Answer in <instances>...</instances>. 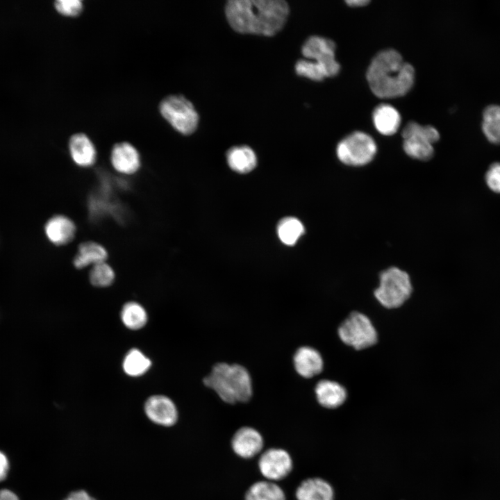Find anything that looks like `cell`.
Here are the masks:
<instances>
[{"instance_id":"1","label":"cell","mask_w":500,"mask_h":500,"mask_svg":"<svg viewBox=\"0 0 500 500\" xmlns=\"http://www.w3.org/2000/svg\"><path fill=\"white\" fill-rule=\"evenodd\" d=\"M290 8L283 0H230L225 14L238 33L272 36L284 26Z\"/></svg>"},{"instance_id":"2","label":"cell","mask_w":500,"mask_h":500,"mask_svg":"<svg viewBox=\"0 0 500 500\" xmlns=\"http://www.w3.org/2000/svg\"><path fill=\"white\" fill-rule=\"evenodd\" d=\"M372 92L379 98H395L406 94L415 82V69L394 49L378 52L366 72Z\"/></svg>"},{"instance_id":"3","label":"cell","mask_w":500,"mask_h":500,"mask_svg":"<svg viewBox=\"0 0 500 500\" xmlns=\"http://www.w3.org/2000/svg\"><path fill=\"white\" fill-rule=\"evenodd\" d=\"M204 385L212 390L226 403H245L253 394V383L249 371L239 364L218 362L203 379Z\"/></svg>"},{"instance_id":"4","label":"cell","mask_w":500,"mask_h":500,"mask_svg":"<svg viewBox=\"0 0 500 500\" xmlns=\"http://www.w3.org/2000/svg\"><path fill=\"white\" fill-rule=\"evenodd\" d=\"M413 288L408 274L397 267L386 269L379 274V285L374 296L379 304L388 310L403 306L410 298Z\"/></svg>"},{"instance_id":"5","label":"cell","mask_w":500,"mask_h":500,"mask_svg":"<svg viewBox=\"0 0 500 500\" xmlns=\"http://www.w3.org/2000/svg\"><path fill=\"white\" fill-rule=\"evenodd\" d=\"M337 333L340 341L356 351L375 346L378 333L371 319L365 313L353 310L340 322Z\"/></svg>"},{"instance_id":"6","label":"cell","mask_w":500,"mask_h":500,"mask_svg":"<svg viewBox=\"0 0 500 500\" xmlns=\"http://www.w3.org/2000/svg\"><path fill=\"white\" fill-rule=\"evenodd\" d=\"M158 108L162 117L178 133L188 135L197 128L199 115L184 96H166L160 101Z\"/></svg>"},{"instance_id":"7","label":"cell","mask_w":500,"mask_h":500,"mask_svg":"<svg viewBox=\"0 0 500 500\" xmlns=\"http://www.w3.org/2000/svg\"><path fill=\"white\" fill-rule=\"evenodd\" d=\"M403 148L410 157L422 161L430 160L434 153L433 144L440 139L438 131L431 125L416 122L407 123L401 132Z\"/></svg>"},{"instance_id":"8","label":"cell","mask_w":500,"mask_h":500,"mask_svg":"<svg viewBox=\"0 0 500 500\" xmlns=\"http://www.w3.org/2000/svg\"><path fill=\"white\" fill-rule=\"evenodd\" d=\"M377 151L376 144L369 134L354 131L338 143L336 154L338 159L349 166H362L370 162Z\"/></svg>"},{"instance_id":"9","label":"cell","mask_w":500,"mask_h":500,"mask_svg":"<svg viewBox=\"0 0 500 500\" xmlns=\"http://www.w3.org/2000/svg\"><path fill=\"white\" fill-rule=\"evenodd\" d=\"M335 43L332 40L312 35L303 44L301 53L305 58L315 60L313 62L323 71L326 78L333 77L340 69V65L335 58Z\"/></svg>"},{"instance_id":"10","label":"cell","mask_w":500,"mask_h":500,"mask_svg":"<svg viewBox=\"0 0 500 500\" xmlns=\"http://www.w3.org/2000/svg\"><path fill=\"white\" fill-rule=\"evenodd\" d=\"M292 467L290 455L283 449H269L261 454L258 460L260 472L266 479L272 482L285 478L292 471Z\"/></svg>"},{"instance_id":"11","label":"cell","mask_w":500,"mask_h":500,"mask_svg":"<svg viewBox=\"0 0 500 500\" xmlns=\"http://www.w3.org/2000/svg\"><path fill=\"white\" fill-rule=\"evenodd\" d=\"M144 412L153 423L171 427L178 421V412L173 401L164 395H153L145 401Z\"/></svg>"},{"instance_id":"12","label":"cell","mask_w":500,"mask_h":500,"mask_svg":"<svg viewBox=\"0 0 500 500\" xmlns=\"http://www.w3.org/2000/svg\"><path fill=\"white\" fill-rule=\"evenodd\" d=\"M110 160L112 168L125 176L135 174L141 167V156L137 148L128 142H119L113 145Z\"/></svg>"},{"instance_id":"13","label":"cell","mask_w":500,"mask_h":500,"mask_svg":"<svg viewBox=\"0 0 500 500\" xmlns=\"http://www.w3.org/2000/svg\"><path fill=\"white\" fill-rule=\"evenodd\" d=\"M293 364L296 372L305 378H312L320 374L324 365L320 352L310 346H302L296 350Z\"/></svg>"},{"instance_id":"14","label":"cell","mask_w":500,"mask_h":500,"mask_svg":"<svg viewBox=\"0 0 500 500\" xmlns=\"http://www.w3.org/2000/svg\"><path fill=\"white\" fill-rule=\"evenodd\" d=\"M263 445V438L260 432L250 426L239 428L231 440L233 451L243 458L254 457L262 451Z\"/></svg>"},{"instance_id":"15","label":"cell","mask_w":500,"mask_h":500,"mask_svg":"<svg viewBox=\"0 0 500 500\" xmlns=\"http://www.w3.org/2000/svg\"><path fill=\"white\" fill-rule=\"evenodd\" d=\"M68 149L70 157L76 166L89 168L95 164L97 149L93 142L85 133L73 134L69 140Z\"/></svg>"},{"instance_id":"16","label":"cell","mask_w":500,"mask_h":500,"mask_svg":"<svg viewBox=\"0 0 500 500\" xmlns=\"http://www.w3.org/2000/svg\"><path fill=\"white\" fill-rule=\"evenodd\" d=\"M314 392L317 403L326 409H336L347 401L348 392L346 388L339 382L330 379L319 380L315 385Z\"/></svg>"},{"instance_id":"17","label":"cell","mask_w":500,"mask_h":500,"mask_svg":"<svg viewBox=\"0 0 500 500\" xmlns=\"http://www.w3.org/2000/svg\"><path fill=\"white\" fill-rule=\"evenodd\" d=\"M74 222L64 215L51 217L44 226L45 234L49 240L55 245H65L71 242L76 234Z\"/></svg>"},{"instance_id":"18","label":"cell","mask_w":500,"mask_h":500,"mask_svg":"<svg viewBox=\"0 0 500 500\" xmlns=\"http://www.w3.org/2000/svg\"><path fill=\"white\" fill-rule=\"evenodd\" d=\"M108 257V251L103 245L94 241H85L78 245L72 261L76 269H81L106 262Z\"/></svg>"},{"instance_id":"19","label":"cell","mask_w":500,"mask_h":500,"mask_svg":"<svg viewBox=\"0 0 500 500\" xmlns=\"http://www.w3.org/2000/svg\"><path fill=\"white\" fill-rule=\"evenodd\" d=\"M297 500H334L332 485L321 478H309L302 481L297 488Z\"/></svg>"},{"instance_id":"20","label":"cell","mask_w":500,"mask_h":500,"mask_svg":"<svg viewBox=\"0 0 500 500\" xmlns=\"http://www.w3.org/2000/svg\"><path fill=\"white\" fill-rule=\"evenodd\" d=\"M376 130L385 135L394 134L401 124V115L392 106L387 103L378 105L372 113Z\"/></svg>"},{"instance_id":"21","label":"cell","mask_w":500,"mask_h":500,"mask_svg":"<svg viewBox=\"0 0 500 500\" xmlns=\"http://www.w3.org/2000/svg\"><path fill=\"white\" fill-rule=\"evenodd\" d=\"M229 167L238 173H247L256 166L257 158L255 152L246 145L233 147L226 153Z\"/></svg>"},{"instance_id":"22","label":"cell","mask_w":500,"mask_h":500,"mask_svg":"<svg viewBox=\"0 0 500 500\" xmlns=\"http://www.w3.org/2000/svg\"><path fill=\"white\" fill-rule=\"evenodd\" d=\"M244 500H286V498L283 489L276 483L260 481L249 488Z\"/></svg>"},{"instance_id":"23","label":"cell","mask_w":500,"mask_h":500,"mask_svg":"<svg viewBox=\"0 0 500 500\" xmlns=\"http://www.w3.org/2000/svg\"><path fill=\"white\" fill-rule=\"evenodd\" d=\"M481 129L487 140L500 144V105H489L483 112Z\"/></svg>"},{"instance_id":"24","label":"cell","mask_w":500,"mask_h":500,"mask_svg":"<svg viewBox=\"0 0 500 500\" xmlns=\"http://www.w3.org/2000/svg\"><path fill=\"white\" fill-rule=\"evenodd\" d=\"M277 233L283 243L286 245H294L304 233V227L298 219L287 217L279 222Z\"/></svg>"},{"instance_id":"25","label":"cell","mask_w":500,"mask_h":500,"mask_svg":"<svg viewBox=\"0 0 500 500\" xmlns=\"http://www.w3.org/2000/svg\"><path fill=\"white\" fill-rule=\"evenodd\" d=\"M121 319L128 328L138 330L146 324L147 315L140 304L131 301L124 305L121 311Z\"/></svg>"},{"instance_id":"26","label":"cell","mask_w":500,"mask_h":500,"mask_svg":"<svg viewBox=\"0 0 500 500\" xmlns=\"http://www.w3.org/2000/svg\"><path fill=\"white\" fill-rule=\"evenodd\" d=\"M151 365V360L140 350L131 349L123 361V369L131 376H139L147 372Z\"/></svg>"},{"instance_id":"27","label":"cell","mask_w":500,"mask_h":500,"mask_svg":"<svg viewBox=\"0 0 500 500\" xmlns=\"http://www.w3.org/2000/svg\"><path fill=\"white\" fill-rule=\"evenodd\" d=\"M115 279V272L107 261L92 266L89 273L90 283L97 288L111 285Z\"/></svg>"},{"instance_id":"28","label":"cell","mask_w":500,"mask_h":500,"mask_svg":"<svg viewBox=\"0 0 500 500\" xmlns=\"http://www.w3.org/2000/svg\"><path fill=\"white\" fill-rule=\"evenodd\" d=\"M295 72L300 76L315 81L326 78L322 70L312 60H299L295 64Z\"/></svg>"},{"instance_id":"29","label":"cell","mask_w":500,"mask_h":500,"mask_svg":"<svg viewBox=\"0 0 500 500\" xmlns=\"http://www.w3.org/2000/svg\"><path fill=\"white\" fill-rule=\"evenodd\" d=\"M56 10L67 17L79 15L83 10V3L81 0H58L54 3Z\"/></svg>"},{"instance_id":"30","label":"cell","mask_w":500,"mask_h":500,"mask_svg":"<svg viewBox=\"0 0 500 500\" xmlns=\"http://www.w3.org/2000/svg\"><path fill=\"white\" fill-rule=\"evenodd\" d=\"M485 181L492 191L500 193V162L490 166L485 174Z\"/></svg>"},{"instance_id":"31","label":"cell","mask_w":500,"mask_h":500,"mask_svg":"<svg viewBox=\"0 0 500 500\" xmlns=\"http://www.w3.org/2000/svg\"><path fill=\"white\" fill-rule=\"evenodd\" d=\"M63 500H97L84 490L69 492Z\"/></svg>"},{"instance_id":"32","label":"cell","mask_w":500,"mask_h":500,"mask_svg":"<svg viewBox=\"0 0 500 500\" xmlns=\"http://www.w3.org/2000/svg\"><path fill=\"white\" fill-rule=\"evenodd\" d=\"M9 462L4 453L0 451V481L3 480L8 474Z\"/></svg>"},{"instance_id":"33","label":"cell","mask_w":500,"mask_h":500,"mask_svg":"<svg viewBox=\"0 0 500 500\" xmlns=\"http://www.w3.org/2000/svg\"><path fill=\"white\" fill-rule=\"evenodd\" d=\"M0 500H19L17 494L10 490H0Z\"/></svg>"},{"instance_id":"34","label":"cell","mask_w":500,"mask_h":500,"mask_svg":"<svg viewBox=\"0 0 500 500\" xmlns=\"http://www.w3.org/2000/svg\"><path fill=\"white\" fill-rule=\"evenodd\" d=\"M370 2L369 0H347L346 3L351 6H363Z\"/></svg>"}]
</instances>
